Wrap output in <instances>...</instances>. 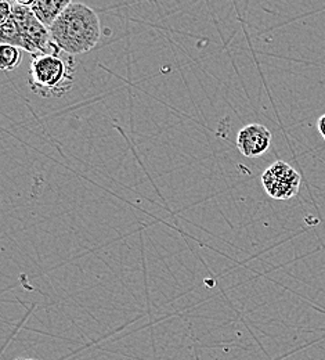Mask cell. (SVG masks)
Returning <instances> with one entry per match:
<instances>
[{"mask_svg":"<svg viewBox=\"0 0 325 360\" xmlns=\"http://www.w3.org/2000/svg\"><path fill=\"white\" fill-rule=\"evenodd\" d=\"M272 146V132L262 124H249L237 136V147L246 158H259Z\"/></svg>","mask_w":325,"mask_h":360,"instance_id":"5b68a950","label":"cell"},{"mask_svg":"<svg viewBox=\"0 0 325 360\" xmlns=\"http://www.w3.org/2000/svg\"><path fill=\"white\" fill-rule=\"evenodd\" d=\"M300 175L289 164L277 161L262 175V184L269 197L274 200H291L300 188Z\"/></svg>","mask_w":325,"mask_h":360,"instance_id":"277c9868","label":"cell"},{"mask_svg":"<svg viewBox=\"0 0 325 360\" xmlns=\"http://www.w3.org/2000/svg\"><path fill=\"white\" fill-rule=\"evenodd\" d=\"M17 360H37V359H17Z\"/></svg>","mask_w":325,"mask_h":360,"instance_id":"30bf717a","label":"cell"},{"mask_svg":"<svg viewBox=\"0 0 325 360\" xmlns=\"http://www.w3.org/2000/svg\"><path fill=\"white\" fill-rule=\"evenodd\" d=\"M69 3V0H35L31 10L34 11L35 17L50 30Z\"/></svg>","mask_w":325,"mask_h":360,"instance_id":"8992f818","label":"cell"},{"mask_svg":"<svg viewBox=\"0 0 325 360\" xmlns=\"http://www.w3.org/2000/svg\"><path fill=\"white\" fill-rule=\"evenodd\" d=\"M22 51L15 46H0V68L3 71H14L21 63Z\"/></svg>","mask_w":325,"mask_h":360,"instance_id":"52a82bcc","label":"cell"},{"mask_svg":"<svg viewBox=\"0 0 325 360\" xmlns=\"http://www.w3.org/2000/svg\"><path fill=\"white\" fill-rule=\"evenodd\" d=\"M317 128H319V132H320V135L325 140V114L323 117H320V120H319V122H317Z\"/></svg>","mask_w":325,"mask_h":360,"instance_id":"9c48e42d","label":"cell"},{"mask_svg":"<svg viewBox=\"0 0 325 360\" xmlns=\"http://www.w3.org/2000/svg\"><path fill=\"white\" fill-rule=\"evenodd\" d=\"M13 18L15 21L22 50L35 54L53 53L58 47L53 44L50 30L46 28L29 7L15 1L13 4Z\"/></svg>","mask_w":325,"mask_h":360,"instance_id":"3957f363","label":"cell"},{"mask_svg":"<svg viewBox=\"0 0 325 360\" xmlns=\"http://www.w3.org/2000/svg\"><path fill=\"white\" fill-rule=\"evenodd\" d=\"M60 49L53 53L32 56L29 85L41 97H61L71 89L72 65L60 56Z\"/></svg>","mask_w":325,"mask_h":360,"instance_id":"7a4b0ae2","label":"cell"},{"mask_svg":"<svg viewBox=\"0 0 325 360\" xmlns=\"http://www.w3.org/2000/svg\"><path fill=\"white\" fill-rule=\"evenodd\" d=\"M13 14V4L7 0L0 1V25H3Z\"/></svg>","mask_w":325,"mask_h":360,"instance_id":"ba28073f","label":"cell"},{"mask_svg":"<svg viewBox=\"0 0 325 360\" xmlns=\"http://www.w3.org/2000/svg\"><path fill=\"white\" fill-rule=\"evenodd\" d=\"M53 44L69 56L91 51L101 38L97 13L84 3L71 1L50 28Z\"/></svg>","mask_w":325,"mask_h":360,"instance_id":"6da1fadb","label":"cell"}]
</instances>
